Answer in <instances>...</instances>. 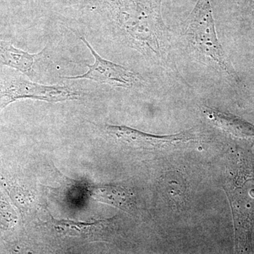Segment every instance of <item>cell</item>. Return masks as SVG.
Masks as SVG:
<instances>
[{
	"instance_id": "6da1fadb",
	"label": "cell",
	"mask_w": 254,
	"mask_h": 254,
	"mask_svg": "<svg viewBox=\"0 0 254 254\" xmlns=\"http://www.w3.org/2000/svg\"><path fill=\"white\" fill-rule=\"evenodd\" d=\"M226 187L233 212L236 254H251L254 225V156L251 152H233Z\"/></svg>"
},
{
	"instance_id": "7a4b0ae2",
	"label": "cell",
	"mask_w": 254,
	"mask_h": 254,
	"mask_svg": "<svg viewBox=\"0 0 254 254\" xmlns=\"http://www.w3.org/2000/svg\"><path fill=\"white\" fill-rule=\"evenodd\" d=\"M162 0H113L117 20L133 44L161 58L169 44V31L161 14Z\"/></svg>"
},
{
	"instance_id": "3957f363",
	"label": "cell",
	"mask_w": 254,
	"mask_h": 254,
	"mask_svg": "<svg viewBox=\"0 0 254 254\" xmlns=\"http://www.w3.org/2000/svg\"><path fill=\"white\" fill-rule=\"evenodd\" d=\"M185 36L199 56L238 81L236 71L219 42L210 0H198L187 18Z\"/></svg>"
},
{
	"instance_id": "277c9868",
	"label": "cell",
	"mask_w": 254,
	"mask_h": 254,
	"mask_svg": "<svg viewBox=\"0 0 254 254\" xmlns=\"http://www.w3.org/2000/svg\"><path fill=\"white\" fill-rule=\"evenodd\" d=\"M81 95L66 86H43L20 77L5 78L0 80V108L17 100L31 98L49 102L66 101L79 99Z\"/></svg>"
},
{
	"instance_id": "5b68a950",
	"label": "cell",
	"mask_w": 254,
	"mask_h": 254,
	"mask_svg": "<svg viewBox=\"0 0 254 254\" xmlns=\"http://www.w3.org/2000/svg\"><path fill=\"white\" fill-rule=\"evenodd\" d=\"M106 131L108 134L122 143L135 148L146 150L161 149L195 139V135L192 131H183L166 136H158L121 125H107Z\"/></svg>"
},
{
	"instance_id": "8992f818",
	"label": "cell",
	"mask_w": 254,
	"mask_h": 254,
	"mask_svg": "<svg viewBox=\"0 0 254 254\" xmlns=\"http://www.w3.org/2000/svg\"><path fill=\"white\" fill-rule=\"evenodd\" d=\"M81 40L91 50L95 58V63L88 65L89 69L84 74L63 78L67 79H89L100 83H107L112 86L125 88H131L138 82V77L136 73L132 72L125 66L103 59L90 46L86 38L82 37Z\"/></svg>"
},
{
	"instance_id": "52a82bcc",
	"label": "cell",
	"mask_w": 254,
	"mask_h": 254,
	"mask_svg": "<svg viewBox=\"0 0 254 254\" xmlns=\"http://www.w3.org/2000/svg\"><path fill=\"white\" fill-rule=\"evenodd\" d=\"M202 110L210 122L232 136L245 139H254V126L252 124L210 107L204 106Z\"/></svg>"
},
{
	"instance_id": "ba28073f",
	"label": "cell",
	"mask_w": 254,
	"mask_h": 254,
	"mask_svg": "<svg viewBox=\"0 0 254 254\" xmlns=\"http://www.w3.org/2000/svg\"><path fill=\"white\" fill-rule=\"evenodd\" d=\"M43 53L30 54L15 48L9 42L0 41V64L16 68L28 76L33 73L35 60Z\"/></svg>"
},
{
	"instance_id": "9c48e42d",
	"label": "cell",
	"mask_w": 254,
	"mask_h": 254,
	"mask_svg": "<svg viewBox=\"0 0 254 254\" xmlns=\"http://www.w3.org/2000/svg\"><path fill=\"white\" fill-rule=\"evenodd\" d=\"M91 195L98 201L127 212H130L134 203L131 192L116 185H103L93 187Z\"/></svg>"
},
{
	"instance_id": "30bf717a",
	"label": "cell",
	"mask_w": 254,
	"mask_h": 254,
	"mask_svg": "<svg viewBox=\"0 0 254 254\" xmlns=\"http://www.w3.org/2000/svg\"><path fill=\"white\" fill-rule=\"evenodd\" d=\"M53 222L57 231L66 235H71V236H76L79 234L88 235L93 230L100 228L101 226L104 225L105 222L103 220H98L92 223H86V222H76L69 221V220H53Z\"/></svg>"
},
{
	"instance_id": "8fae6325",
	"label": "cell",
	"mask_w": 254,
	"mask_h": 254,
	"mask_svg": "<svg viewBox=\"0 0 254 254\" xmlns=\"http://www.w3.org/2000/svg\"><path fill=\"white\" fill-rule=\"evenodd\" d=\"M16 254H37L36 253H35L34 252H33V251L29 250H19L16 251Z\"/></svg>"
},
{
	"instance_id": "7c38bea8",
	"label": "cell",
	"mask_w": 254,
	"mask_h": 254,
	"mask_svg": "<svg viewBox=\"0 0 254 254\" xmlns=\"http://www.w3.org/2000/svg\"><path fill=\"white\" fill-rule=\"evenodd\" d=\"M251 4H252V7L254 9V0H250Z\"/></svg>"
}]
</instances>
